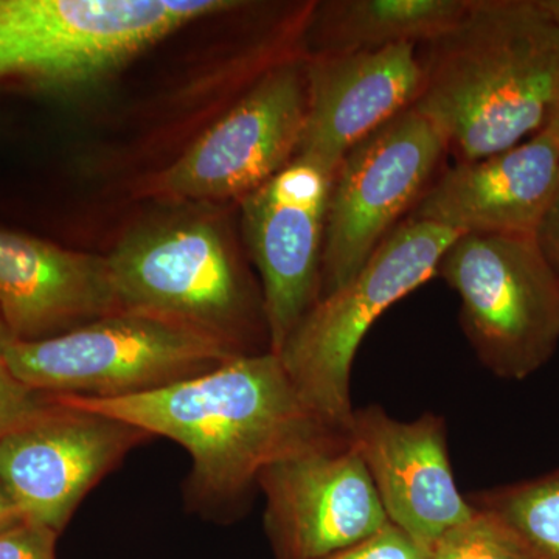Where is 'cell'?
Returning a JSON list of instances; mask_svg holds the SVG:
<instances>
[{
  "label": "cell",
  "instance_id": "8fae6325",
  "mask_svg": "<svg viewBox=\"0 0 559 559\" xmlns=\"http://www.w3.org/2000/svg\"><path fill=\"white\" fill-rule=\"evenodd\" d=\"M150 439L128 423L53 396L38 417L0 440V484L25 521L60 535L87 492Z\"/></svg>",
  "mask_w": 559,
  "mask_h": 559
},
{
  "label": "cell",
  "instance_id": "7a4b0ae2",
  "mask_svg": "<svg viewBox=\"0 0 559 559\" xmlns=\"http://www.w3.org/2000/svg\"><path fill=\"white\" fill-rule=\"evenodd\" d=\"M423 47L414 108L457 162L513 148L549 123L559 100V24L539 0H471Z\"/></svg>",
  "mask_w": 559,
  "mask_h": 559
},
{
  "label": "cell",
  "instance_id": "603a6c76",
  "mask_svg": "<svg viewBox=\"0 0 559 559\" xmlns=\"http://www.w3.org/2000/svg\"><path fill=\"white\" fill-rule=\"evenodd\" d=\"M535 240L559 277V191L540 223Z\"/></svg>",
  "mask_w": 559,
  "mask_h": 559
},
{
  "label": "cell",
  "instance_id": "277c9868",
  "mask_svg": "<svg viewBox=\"0 0 559 559\" xmlns=\"http://www.w3.org/2000/svg\"><path fill=\"white\" fill-rule=\"evenodd\" d=\"M238 355L189 323L119 310L61 336L11 342L3 359L14 377L51 396L110 400L190 380Z\"/></svg>",
  "mask_w": 559,
  "mask_h": 559
},
{
  "label": "cell",
  "instance_id": "e0dca14e",
  "mask_svg": "<svg viewBox=\"0 0 559 559\" xmlns=\"http://www.w3.org/2000/svg\"><path fill=\"white\" fill-rule=\"evenodd\" d=\"M471 0H336L316 9L307 60L430 43L450 31Z\"/></svg>",
  "mask_w": 559,
  "mask_h": 559
},
{
  "label": "cell",
  "instance_id": "cb8c5ba5",
  "mask_svg": "<svg viewBox=\"0 0 559 559\" xmlns=\"http://www.w3.org/2000/svg\"><path fill=\"white\" fill-rule=\"evenodd\" d=\"M21 521H24L21 511L17 510L16 503L13 502L7 489L0 484V533L20 524Z\"/></svg>",
  "mask_w": 559,
  "mask_h": 559
},
{
  "label": "cell",
  "instance_id": "ac0fdd59",
  "mask_svg": "<svg viewBox=\"0 0 559 559\" xmlns=\"http://www.w3.org/2000/svg\"><path fill=\"white\" fill-rule=\"evenodd\" d=\"M466 499L502 522L533 559H559V469Z\"/></svg>",
  "mask_w": 559,
  "mask_h": 559
},
{
  "label": "cell",
  "instance_id": "484cf974",
  "mask_svg": "<svg viewBox=\"0 0 559 559\" xmlns=\"http://www.w3.org/2000/svg\"><path fill=\"white\" fill-rule=\"evenodd\" d=\"M11 342H14L13 337H11L9 329H7L5 323L0 318V356H3V352H5Z\"/></svg>",
  "mask_w": 559,
  "mask_h": 559
},
{
  "label": "cell",
  "instance_id": "44dd1931",
  "mask_svg": "<svg viewBox=\"0 0 559 559\" xmlns=\"http://www.w3.org/2000/svg\"><path fill=\"white\" fill-rule=\"evenodd\" d=\"M320 559H429L417 544L389 522L370 538Z\"/></svg>",
  "mask_w": 559,
  "mask_h": 559
},
{
  "label": "cell",
  "instance_id": "9a60e30c",
  "mask_svg": "<svg viewBox=\"0 0 559 559\" xmlns=\"http://www.w3.org/2000/svg\"><path fill=\"white\" fill-rule=\"evenodd\" d=\"M308 109L297 156L336 173L345 154L418 100V46L307 60Z\"/></svg>",
  "mask_w": 559,
  "mask_h": 559
},
{
  "label": "cell",
  "instance_id": "3957f363",
  "mask_svg": "<svg viewBox=\"0 0 559 559\" xmlns=\"http://www.w3.org/2000/svg\"><path fill=\"white\" fill-rule=\"evenodd\" d=\"M242 5L234 0H0V87L90 90L179 28Z\"/></svg>",
  "mask_w": 559,
  "mask_h": 559
},
{
  "label": "cell",
  "instance_id": "d4e9b609",
  "mask_svg": "<svg viewBox=\"0 0 559 559\" xmlns=\"http://www.w3.org/2000/svg\"><path fill=\"white\" fill-rule=\"evenodd\" d=\"M544 130L549 132L551 139L555 140V143H557L559 148V100L557 106H555L554 112H551L549 123H547V127L544 128Z\"/></svg>",
  "mask_w": 559,
  "mask_h": 559
},
{
  "label": "cell",
  "instance_id": "ffe728a7",
  "mask_svg": "<svg viewBox=\"0 0 559 559\" xmlns=\"http://www.w3.org/2000/svg\"><path fill=\"white\" fill-rule=\"evenodd\" d=\"M51 403L53 396L32 389L14 377L0 356V440L38 417Z\"/></svg>",
  "mask_w": 559,
  "mask_h": 559
},
{
  "label": "cell",
  "instance_id": "5bb4252c",
  "mask_svg": "<svg viewBox=\"0 0 559 559\" xmlns=\"http://www.w3.org/2000/svg\"><path fill=\"white\" fill-rule=\"evenodd\" d=\"M559 191V148L546 130L476 162H457L409 218L459 235L535 238Z\"/></svg>",
  "mask_w": 559,
  "mask_h": 559
},
{
  "label": "cell",
  "instance_id": "4316f807",
  "mask_svg": "<svg viewBox=\"0 0 559 559\" xmlns=\"http://www.w3.org/2000/svg\"><path fill=\"white\" fill-rule=\"evenodd\" d=\"M539 2L559 24V0H539Z\"/></svg>",
  "mask_w": 559,
  "mask_h": 559
},
{
  "label": "cell",
  "instance_id": "9c48e42d",
  "mask_svg": "<svg viewBox=\"0 0 559 559\" xmlns=\"http://www.w3.org/2000/svg\"><path fill=\"white\" fill-rule=\"evenodd\" d=\"M307 109V60L286 58L154 179V191L180 200L241 201L297 156Z\"/></svg>",
  "mask_w": 559,
  "mask_h": 559
},
{
  "label": "cell",
  "instance_id": "2e32d148",
  "mask_svg": "<svg viewBox=\"0 0 559 559\" xmlns=\"http://www.w3.org/2000/svg\"><path fill=\"white\" fill-rule=\"evenodd\" d=\"M119 310L108 255L0 226V318L14 342L61 336Z\"/></svg>",
  "mask_w": 559,
  "mask_h": 559
},
{
  "label": "cell",
  "instance_id": "4fadbf2b",
  "mask_svg": "<svg viewBox=\"0 0 559 559\" xmlns=\"http://www.w3.org/2000/svg\"><path fill=\"white\" fill-rule=\"evenodd\" d=\"M348 440L369 471L389 522L428 557L450 530L476 513L455 487L443 418L425 414L399 421L369 406L353 412Z\"/></svg>",
  "mask_w": 559,
  "mask_h": 559
},
{
  "label": "cell",
  "instance_id": "6da1fadb",
  "mask_svg": "<svg viewBox=\"0 0 559 559\" xmlns=\"http://www.w3.org/2000/svg\"><path fill=\"white\" fill-rule=\"evenodd\" d=\"M60 399L180 444L193 462L191 498L205 507L237 502L280 460L348 441L308 406L272 352L139 395Z\"/></svg>",
  "mask_w": 559,
  "mask_h": 559
},
{
  "label": "cell",
  "instance_id": "d6986e66",
  "mask_svg": "<svg viewBox=\"0 0 559 559\" xmlns=\"http://www.w3.org/2000/svg\"><path fill=\"white\" fill-rule=\"evenodd\" d=\"M429 559H533L520 539L487 511L450 530Z\"/></svg>",
  "mask_w": 559,
  "mask_h": 559
},
{
  "label": "cell",
  "instance_id": "7402d4cb",
  "mask_svg": "<svg viewBox=\"0 0 559 559\" xmlns=\"http://www.w3.org/2000/svg\"><path fill=\"white\" fill-rule=\"evenodd\" d=\"M58 533L36 524H20L0 533V559H57Z\"/></svg>",
  "mask_w": 559,
  "mask_h": 559
},
{
  "label": "cell",
  "instance_id": "ba28073f",
  "mask_svg": "<svg viewBox=\"0 0 559 559\" xmlns=\"http://www.w3.org/2000/svg\"><path fill=\"white\" fill-rule=\"evenodd\" d=\"M444 153L440 132L412 106L345 154L331 186L319 300L348 285L411 215Z\"/></svg>",
  "mask_w": 559,
  "mask_h": 559
},
{
  "label": "cell",
  "instance_id": "5b68a950",
  "mask_svg": "<svg viewBox=\"0 0 559 559\" xmlns=\"http://www.w3.org/2000/svg\"><path fill=\"white\" fill-rule=\"evenodd\" d=\"M121 308L157 312L257 355L263 297L216 224L176 219L128 234L108 255ZM270 340V336H267Z\"/></svg>",
  "mask_w": 559,
  "mask_h": 559
},
{
  "label": "cell",
  "instance_id": "30bf717a",
  "mask_svg": "<svg viewBox=\"0 0 559 559\" xmlns=\"http://www.w3.org/2000/svg\"><path fill=\"white\" fill-rule=\"evenodd\" d=\"M334 171L296 156L241 200V229L259 271L270 349L282 352L318 304Z\"/></svg>",
  "mask_w": 559,
  "mask_h": 559
},
{
  "label": "cell",
  "instance_id": "8992f818",
  "mask_svg": "<svg viewBox=\"0 0 559 559\" xmlns=\"http://www.w3.org/2000/svg\"><path fill=\"white\" fill-rule=\"evenodd\" d=\"M459 234L406 218L374 250L348 285L320 299L278 353L312 411L348 433L349 374L367 331L382 312L437 275Z\"/></svg>",
  "mask_w": 559,
  "mask_h": 559
},
{
  "label": "cell",
  "instance_id": "7c38bea8",
  "mask_svg": "<svg viewBox=\"0 0 559 559\" xmlns=\"http://www.w3.org/2000/svg\"><path fill=\"white\" fill-rule=\"evenodd\" d=\"M264 528L275 559H320L370 538L389 524L353 444L280 460L260 474Z\"/></svg>",
  "mask_w": 559,
  "mask_h": 559
},
{
  "label": "cell",
  "instance_id": "52a82bcc",
  "mask_svg": "<svg viewBox=\"0 0 559 559\" xmlns=\"http://www.w3.org/2000/svg\"><path fill=\"white\" fill-rule=\"evenodd\" d=\"M457 293L460 323L488 370L521 381L559 344V277L535 238L460 235L437 270Z\"/></svg>",
  "mask_w": 559,
  "mask_h": 559
}]
</instances>
